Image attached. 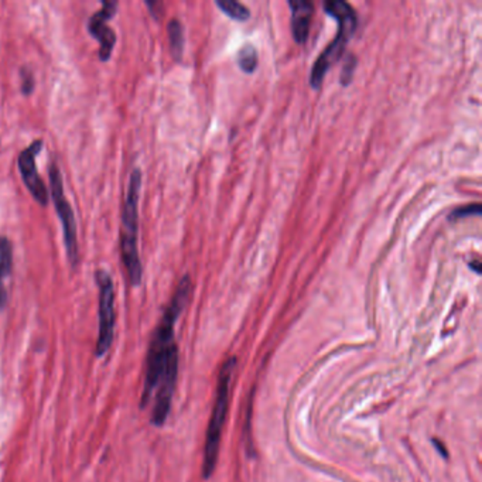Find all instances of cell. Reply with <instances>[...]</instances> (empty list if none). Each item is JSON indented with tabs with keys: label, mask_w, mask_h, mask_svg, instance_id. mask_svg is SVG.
<instances>
[{
	"label": "cell",
	"mask_w": 482,
	"mask_h": 482,
	"mask_svg": "<svg viewBox=\"0 0 482 482\" xmlns=\"http://www.w3.org/2000/svg\"><path fill=\"white\" fill-rule=\"evenodd\" d=\"M192 284L190 276H184L179 283L176 293L172 296L169 307L160 320L159 326L152 337L149 352H147L146 377H144L143 393H142V408H146L153 398L157 383L166 369L172 355L179 352L174 342V327L180 314L184 310L185 304L189 303Z\"/></svg>",
	"instance_id": "1"
},
{
	"label": "cell",
	"mask_w": 482,
	"mask_h": 482,
	"mask_svg": "<svg viewBox=\"0 0 482 482\" xmlns=\"http://www.w3.org/2000/svg\"><path fill=\"white\" fill-rule=\"evenodd\" d=\"M142 172L134 169L129 177L128 192L122 212L121 255L129 281L139 286L143 276L138 250L139 199H141Z\"/></svg>",
	"instance_id": "2"
},
{
	"label": "cell",
	"mask_w": 482,
	"mask_h": 482,
	"mask_svg": "<svg viewBox=\"0 0 482 482\" xmlns=\"http://www.w3.org/2000/svg\"><path fill=\"white\" fill-rule=\"evenodd\" d=\"M324 10H326L327 15L339 22V33H337L336 39L332 40L331 44L317 58L313 68H311L310 85L313 86L314 90L321 88L326 74L329 73L331 65L344 54L345 47L349 44L358 26L357 14H355L351 5L345 4L341 0H334V2L324 4Z\"/></svg>",
	"instance_id": "3"
},
{
	"label": "cell",
	"mask_w": 482,
	"mask_h": 482,
	"mask_svg": "<svg viewBox=\"0 0 482 482\" xmlns=\"http://www.w3.org/2000/svg\"><path fill=\"white\" fill-rule=\"evenodd\" d=\"M235 365H237V359L230 358L221 368L217 400H215L214 409H212L211 420L208 425L207 440H205L204 466H202L205 478L212 476L215 466H217L221 435H222V428H224V423L227 420L230 388Z\"/></svg>",
	"instance_id": "4"
},
{
	"label": "cell",
	"mask_w": 482,
	"mask_h": 482,
	"mask_svg": "<svg viewBox=\"0 0 482 482\" xmlns=\"http://www.w3.org/2000/svg\"><path fill=\"white\" fill-rule=\"evenodd\" d=\"M48 176H50V189H52V199L54 202L55 210H57L58 218L61 221V227H63V233H64V245L67 251L68 262L73 268L78 265V233L77 222H75V215H74L73 208L65 197L64 184H63V176H61L60 167L52 162L50 170H48Z\"/></svg>",
	"instance_id": "5"
},
{
	"label": "cell",
	"mask_w": 482,
	"mask_h": 482,
	"mask_svg": "<svg viewBox=\"0 0 482 482\" xmlns=\"http://www.w3.org/2000/svg\"><path fill=\"white\" fill-rule=\"evenodd\" d=\"M95 280L100 289V331H98V341H96L95 355L103 358L108 354L113 347V337H115V288L113 280L106 271H96Z\"/></svg>",
	"instance_id": "6"
},
{
	"label": "cell",
	"mask_w": 482,
	"mask_h": 482,
	"mask_svg": "<svg viewBox=\"0 0 482 482\" xmlns=\"http://www.w3.org/2000/svg\"><path fill=\"white\" fill-rule=\"evenodd\" d=\"M43 141L37 139L33 142L27 149L19 154L17 166H19L20 174H22L23 182L26 185L33 199L39 202L42 207H45L48 202V192L42 177L39 176L37 166H35V157L42 152Z\"/></svg>",
	"instance_id": "7"
},
{
	"label": "cell",
	"mask_w": 482,
	"mask_h": 482,
	"mask_svg": "<svg viewBox=\"0 0 482 482\" xmlns=\"http://www.w3.org/2000/svg\"><path fill=\"white\" fill-rule=\"evenodd\" d=\"M177 374H179V355L170 359L153 393L154 405L151 420L157 428L163 426L167 418H169L172 393H174V388H176Z\"/></svg>",
	"instance_id": "8"
},
{
	"label": "cell",
	"mask_w": 482,
	"mask_h": 482,
	"mask_svg": "<svg viewBox=\"0 0 482 482\" xmlns=\"http://www.w3.org/2000/svg\"><path fill=\"white\" fill-rule=\"evenodd\" d=\"M118 10V2H103L95 15L88 20V30L93 39L100 43V58L101 61H108L113 55V47H115L116 34L111 27L108 26V20L113 19Z\"/></svg>",
	"instance_id": "9"
},
{
	"label": "cell",
	"mask_w": 482,
	"mask_h": 482,
	"mask_svg": "<svg viewBox=\"0 0 482 482\" xmlns=\"http://www.w3.org/2000/svg\"><path fill=\"white\" fill-rule=\"evenodd\" d=\"M291 9V33L299 44H304L309 33H310L311 16H313L314 6L311 2L300 0V2H289Z\"/></svg>",
	"instance_id": "10"
},
{
	"label": "cell",
	"mask_w": 482,
	"mask_h": 482,
	"mask_svg": "<svg viewBox=\"0 0 482 482\" xmlns=\"http://www.w3.org/2000/svg\"><path fill=\"white\" fill-rule=\"evenodd\" d=\"M14 269V250L12 242L6 237H0V310L4 309L7 301L5 279L10 276Z\"/></svg>",
	"instance_id": "11"
},
{
	"label": "cell",
	"mask_w": 482,
	"mask_h": 482,
	"mask_svg": "<svg viewBox=\"0 0 482 482\" xmlns=\"http://www.w3.org/2000/svg\"><path fill=\"white\" fill-rule=\"evenodd\" d=\"M167 32H169L170 50H172V57L180 61L182 57V50H184V33H182V23L177 19L170 20Z\"/></svg>",
	"instance_id": "12"
},
{
	"label": "cell",
	"mask_w": 482,
	"mask_h": 482,
	"mask_svg": "<svg viewBox=\"0 0 482 482\" xmlns=\"http://www.w3.org/2000/svg\"><path fill=\"white\" fill-rule=\"evenodd\" d=\"M217 6L224 12L231 19L238 20V22H245L250 19V10L243 6L240 2L235 0H218Z\"/></svg>",
	"instance_id": "13"
},
{
	"label": "cell",
	"mask_w": 482,
	"mask_h": 482,
	"mask_svg": "<svg viewBox=\"0 0 482 482\" xmlns=\"http://www.w3.org/2000/svg\"><path fill=\"white\" fill-rule=\"evenodd\" d=\"M238 64L245 73H253L258 65V54L253 45L246 44L238 53Z\"/></svg>",
	"instance_id": "14"
},
{
	"label": "cell",
	"mask_w": 482,
	"mask_h": 482,
	"mask_svg": "<svg viewBox=\"0 0 482 482\" xmlns=\"http://www.w3.org/2000/svg\"><path fill=\"white\" fill-rule=\"evenodd\" d=\"M482 208L479 204L466 205V207L457 208L450 214V221L463 220L467 217H477L481 215Z\"/></svg>",
	"instance_id": "15"
},
{
	"label": "cell",
	"mask_w": 482,
	"mask_h": 482,
	"mask_svg": "<svg viewBox=\"0 0 482 482\" xmlns=\"http://www.w3.org/2000/svg\"><path fill=\"white\" fill-rule=\"evenodd\" d=\"M20 80H22V93L25 95H30L34 90V75H33L32 71L27 67H23L20 70Z\"/></svg>",
	"instance_id": "16"
}]
</instances>
